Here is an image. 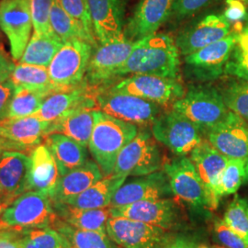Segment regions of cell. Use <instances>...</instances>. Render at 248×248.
<instances>
[{"label": "cell", "mask_w": 248, "mask_h": 248, "mask_svg": "<svg viewBox=\"0 0 248 248\" xmlns=\"http://www.w3.org/2000/svg\"><path fill=\"white\" fill-rule=\"evenodd\" d=\"M104 177L98 164L88 160L79 168L60 177L53 194V203H66Z\"/></svg>", "instance_id": "obj_25"}, {"label": "cell", "mask_w": 248, "mask_h": 248, "mask_svg": "<svg viewBox=\"0 0 248 248\" xmlns=\"http://www.w3.org/2000/svg\"><path fill=\"white\" fill-rule=\"evenodd\" d=\"M53 208L60 220L77 229L107 233L110 206L100 209H79L69 204L53 203Z\"/></svg>", "instance_id": "obj_29"}, {"label": "cell", "mask_w": 248, "mask_h": 248, "mask_svg": "<svg viewBox=\"0 0 248 248\" xmlns=\"http://www.w3.org/2000/svg\"><path fill=\"white\" fill-rule=\"evenodd\" d=\"M21 248H72L70 242L59 231L52 227L23 229Z\"/></svg>", "instance_id": "obj_36"}, {"label": "cell", "mask_w": 248, "mask_h": 248, "mask_svg": "<svg viewBox=\"0 0 248 248\" xmlns=\"http://www.w3.org/2000/svg\"><path fill=\"white\" fill-rule=\"evenodd\" d=\"M45 144L56 161L61 177L88 161V147L66 135L61 133L48 134L45 136Z\"/></svg>", "instance_id": "obj_27"}, {"label": "cell", "mask_w": 248, "mask_h": 248, "mask_svg": "<svg viewBox=\"0 0 248 248\" xmlns=\"http://www.w3.org/2000/svg\"><path fill=\"white\" fill-rule=\"evenodd\" d=\"M16 92V87L11 80L0 85V121L9 117V108Z\"/></svg>", "instance_id": "obj_45"}, {"label": "cell", "mask_w": 248, "mask_h": 248, "mask_svg": "<svg viewBox=\"0 0 248 248\" xmlns=\"http://www.w3.org/2000/svg\"><path fill=\"white\" fill-rule=\"evenodd\" d=\"M30 156L28 191H36L53 198L61 175L52 153L45 144H39L32 148Z\"/></svg>", "instance_id": "obj_24"}, {"label": "cell", "mask_w": 248, "mask_h": 248, "mask_svg": "<svg viewBox=\"0 0 248 248\" xmlns=\"http://www.w3.org/2000/svg\"><path fill=\"white\" fill-rule=\"evenodd\" d=\"M57 218L51 197L27 191L9 205L1 215L0 221L9 228H53Z\"/></svg>", "instance_id": "obj_5"}, {"label": "cell", "mask_w": 248, "mask_h": 248, "mask_svg": "<svg viewBox=\"0 0 248 248\" xmlns=\"http://www.w3.org/2000/svg\"><path fill=\"white\" fill-rule=\"evenodd\" d=\"M180 53L171 36L155 33L134 42L127 61L118 70L117 77L127 75H152L178 78Z\"/></svg>", "instance_id": "obj_1"}, {"label": "cell", "mask_w": 248, "mask_h": 248, "mask_svg": "<svg viewBox=\"0 0 248 248\" xmlns=\"http://www.w3.org/2000/svg\"><path fill=\"white\" fill-rule=\"evenodd\" d=\"M172 109L207 130L219 124L229 113L222 94L212 87H193L172 105Z\"/></svg>", "instance_id": "obj_4"}, {"label": "cell", "mask_w": 248, "mask_h": 248, "mask_svg": "<svg viewBox=\"0 0 248 248\" xmlns=\"http://www.w3.org/2000/svg\"><path fill=\"white\" fill-rule=\"evenodd\" d=\"M246 172H247V181H248V158L246 162Z\"/></svg>", "instance_id": "obj_53"}, {"label": "cell", "mask_w": 248, "mask_h": 248, "mask_svg": "<svg viewBox=\"0 0 248 248\" xmlns=\"http://www.w3.org/2000/svg\"><path fill=\"white\" fill-rule=\"evenodd\" d=\"M204 131L173 109L161 113L152 124V134L177 156H185L203 140Z\"/></svg>", "instance_id": "obj_6"}, {"label": "cell", "mask_w": 248, "mask_h": 248, "mask_svg": "<svg viewBox=\"0 0 248 248\" xmlns=\"http://www.w3.org/2000/svg\"><path fill=\"white\" fill-rule=\"evenodd\" d=\"M33 23V31L51 33V11L53 0H30Z\"/></svg>", "instance_id": "obj_41"}, {"label": "cell", "mask_w": 248, "mask_h": 248, "mask_svg": "<svg viewBox=\"0 0 248 248\" xmlns=\"http://www.w3.org/2000/svg\"><path fill=\"white\" fill-rule=\"evenodd\" d=\"M109 89L150 100L160 106L173 105L185 94L183 85L178 78L152 75H132Z\"/></svg>", "instance_id": "obj_10"}, {"label": "cell", "mask_w": 248, "mask_h": 248, "mask_svg": "<svg viewBox=\"0 0 248 248\" xmlns=\"http://www.w3.org/2000/svg\"><path fill=\"white\" fill-rule=\"evenodd\" d=\"M31 156L24 152L9 151L0 157V190L13 202L28 191Z\"/></svg>", "instance_id": "obj_23"}, {"label": "cell", "mask_w": 248, "mask_h": 248, "mask_svg": "<svg viewBox=\"0 0 248 248\" xmlns=\"http://www.w3.org/2000/svg\"><path fill=\"white\" fill-rule=\"evenodd\" d=\"M137 133V125L119 120L99 109L95 110V124L89 149L104 177L113 174L119 154Z\"/></svg>", "instance_id": "obj_2"}, {"label": "cell", "mask_w": 248, "mask_h": 248, "mask_svg": "<svg viewBox=\"0 0 248 248\" xmlns=\"http://www.w3.org/2000/svg\"><path fill=\"white\" fill-rule=\"evenodd\" d=\"M231 33V23L223 15L210 14L184 28L176 45L183 56L197 52Z\"/></svg>", "instance_id": "obj_16"}, {"label": "cell", "mask_w": 248, "mask_h": 248, "mask_svg": "<svg viewBox=\"0 0 248 248\" xmlns=\"http://www.w3.org/2000/svg\"><path fill=\"white\" fill-rule=\"evenodd\" d=\"M163 166L156 140L152 132L142 130L119 154L113 173L126 177H142L159 171Z\"/></svg>", "instance_id": "obj_7"}, {"label": "cell", "mask_w": 248, "mask_h": 248, "mask_svg": "<svg viewBox=\"0 0 248 248\" xmlns=\"http://www.w3.org/2000/svg\"><path fill=\"white\" fill-rule=\"evenodd\" d=\"M207 141L228 158H248V123L229 111L219 124L206 131Z\"/></svg>", "instance_id": "obj_15"}, {"label": "cell", "mask_w": 248, "mask_h": 248, "mask_svg": "<svg viewBox=\"0 0 248 248\" xmlns=\"http://www.w3.org/2000/svg\"><path fill=\"white\" fill-rule=\"evenodd\" d=\"M107 233L121 248H168L174 242L169 231L124 217L110 216Z\"/></svg>", "instance_id": "obj_8"}, {"label": "cell", "mask_w": 248, "mask_h": 248, "mask_svg": "<svg viewBox=\"0 0 248 248\" xmlns=\"http://www.w3.org/2000/svg\"><path fill=\"white\" fill-rule=\"evenodd\" d=\"M50 21L53 32L63 43L72 40H82L89 42L94 47L97 46V39L89 34L80 22L72 18L62 8L60 0H53Z\"/></svg>", "instance_id": "obj_32"}, {"label": "cell", "mask_w": 248, "mask_h": 248, "mask_svg": "<svg viewBox=\"0 0 248 248\" xmlns=\"http://www.w3.org/2000/svg\"><path fill=\"white\" fill-rule=\"evenodd\" d=\"M9 79L13 82L16 89L59 91L53 87L47 66L18 63L15 65Z\"/></svg>", "instance_id": "obj_34"}, {"label": "cell", "mask_w": 248, "mask_h": 248, "mask_svg": "<svg viewBox=\"0 0 248 248\" xmlns=\"http://www.w3.org/2000/svg\"><path fill=\"white\" fill-rule=\"evenodd\" d=\"M94 46L82 40L63 43L48 66L53 87L58 90L79 86L86 77Z\"/></svg>", "instance_id": "obj_3"}, {"label": "cell", "mask_w": 248, "mask_h": 248, "mask_svg": "<svg viewBox=\"0 0 248 248\" xmlns=\"http://www.w3.org/2000/svg\"><path fill=\"white\" fill-rule=\"evenodd\" d=\"M163 170L169 177L173 195L191 206H205L203 185L190 158L178 156L165 163Z\"/></svg>", "instance_id": "obj_18"}, {"label": "cell", "mask_w": 248, "mask_h": 248, "mask_svg": "<svg viewBox=\"0 0 248 248\" xmlns=\"http://www.w3.org/2000/svg\"><path fill=\"white\" fill-rule=\"evenodd\" d=\"M174 1L140 0L124 27L125 38L137 42L146 36L156 33L171 17Z\"/></svg>", "instance_id": "obj_19"}, {"label": "cell", "mask_w": 248, "mask_h": 248, "mask_svg": "<svg viewBox=\"0 0 248 248\" xmlns=\"http://www.w3.org/2000/svg\"><path fill=\"white\" fill-rule=\"evenodd\" d=\"M0 1H1V0H0Z\"/></svg>", "instance_id": "obj_57"}, {"label": "cell", "mask_w": 248, "mask_h": 248, "mask_svg": "<svg viewBox=\"0 0 248 248\" xmlns=\"http://www.w3.org/2000/svg\"><path fill=\"white\" fill-rule=\"evenodd\" d=\"M53 228L59 231L70 242L72 248H119L108 233L77 229L57 218Z\"/></svg>", "instance_id": "obj_33"}, {"label": "cell", "mask_w": 248, "mask_h": 248, "mask_svg": "<svg viewBox=\"0 0 248 248\" xmlns=\"http://www.w3.org/2000/svg\"><path fill=\"white\" fill-rule=\"evenodd\" d=\"M189 155V158L192 161L203 185L205 206L211 210H215L219 206L221 200L217 195L219 180L230 158L216 150L205 139Z\"/></svg>", "instance_id": "obj_14"}, {"label": "cell", "mask_w": 248, "mask_h": 248, "mask_svg": "<svg viewBox=\"0 0 248 248\" xmlns=\"http://www.w3.org/2000/svg\"><path fill=\"white\" fill-rule=\"evenodd\" d=\"M15 65L5 53L0 51V85L10 78Z\"/></svg>", "instance_id": "obj_48"}, {"label": "cell", "mask_w": 248, "mask_h": 248, "mask_svg": "<svg viewBox=\"0 0 248 248\" xmlns=\"http://www.w3.org/2000/svg\"><path fill=\"white\" fill-rule=\"evenodd\" d=\"M9 227H8L5 223H3V222L0 221V231L5 230V229H8Z\"/></svg>", "instance_id": "obj_52"}, {"label": "cell", "mask_w": 248, "mask_h": 248, "mask_svg": "<svg viewBox=\"0 0 248 248\" xmlns=\"http://www.w3.org/2000/svg\"><path fill=\"white\" fill-rule=\"evenodd\" d=\"M95 37L100 45L125 39L121 0H89Z\"/></svg>", "instance_id": "obj_22"}, {"label": "cell", "mask_w": 248, "mask_h": 248, "mask_svg": "<svg viewBox=\"0 0 248 248\" xmlns=\"http://www.w3.org/2000/svg\"><path fill=\"white\" fill-rule=\"evenodd\" d=\"M238 32L231 31L222 40L185 56L186 75L192 79L206 82L222 77Z\"/></svg>", "instance_id": "obj_11"}, {"label": "cell", "mask_w": 248, "mask_h": 248, "mask_svg": "<svg viewBox=\"0 0 248 248\" xmlns=\"http://www.w3.org/2000/svg\"><path fill=\"white\" fill-rule=\"evenodd\" d=\"M212 248H224V247H222V246H213Z\"/></svg>", "instance_id": "obj_54"}, {"label": "cell", "mask_w": 248, "mask_h": 248, "mask_svg": "<svg viewBox=\"0 0 248 248\" xmlns=\"http://www.w3.org/2000/svg\"><path fill=\"white\" fill-rule=\"evenodd\" d=\"M60 3L72 18L80 22L89 34L95 37L89 11V0H60Z\"/></svg>", "instance_id": "obj_42"}, {"label": "cell", "mask_w": 248, "mask_h": 248, "mask_svg": "<svg viewBox=\"0 0 248 248\" xmlns=\"http://www.w3.org/2000/svg\"><path fill=\"white\" fill-rule=\"evenodd\" d=\"M11 203L12 202L0 190V217Z\"/></svg>", "instance_id": "obj_51"}, {"label": "cell", "mask_w": 248, "mask_h": 248, "mask_svg": "<svg viewBox=\"0 0 248 248\" xmlns=\"http://www.w3.org/2000/svg\"><path fill=\"white\" fill-rule=\"evenodd\" d=\"M48 123L35 115L0 121V135L24 145L28 149L41 144L47 135Z\"/></svg>", "instance_id": "obj_26"}, {"label": "cell", "mask_w": 248, "mask_h": 248, "mask_svg": "<svg viewBox=\"0 0 248 248\" xmlns=\"http://www.w3.org/2000/svg\"><path fill=\"white\" fill-rule=\"evenodd\" d=\"M62 45L63 42L54 32L33 31L18 62L48 67Z\"/></svg>", "instance_id": "obj_31"}, {"label": "cell", "mask_w": 248, "mask_h": 248, "mask_svg": "<svg viewBox=\"0 0 248 248\" xmlns=\"http://www.w3.org/2000/svg\"><path fill=\"white\" fill-rule=\"evenodd\" d=\"M134 42L126 38L100 45L92 53L85 79L89 86H97L116 78L118 70L127 61Z\"/></svg>", "instance_id": "obj_17"}, {"label": "cell", "mask_w": 248, "mask_h": 248, "mask_svg": "<svg viewBox=\"0 0 248 248\" xmlns=\"http://www.w3.org/2000/svg\"><path fill=\"white\" fill-rule=\"evenodd\" d=\"M241 1H243L244 3H247V4H248V0H241Z\"/></svg>", "instance_id": "obj_56"}, {"label": "cell", "mask_w": 248, "mask_h": 248, "mask_svg": "<svg viewBox=\"0 0 248 248\" xmlns=\"http://www.w3.org/2000/svg\"><path fill=\"white\" fill-rule=\"evenodd\" d=\"M214 235L224 248H248V243L228 226L222 219L216 220L214 222Z\"/></svg>", "instance_id": "obj_43"}, {"label": "cell", "mask_w": 248, "mask_h": 248, "mask_svg": "<svg viewBox=\"0 0 248 248\" xmlns=\"http://www.w3.org/2000/svg\"><path fill=\"white\" fill-rule=\"evenodd\" d=\"M224 74L248 81V31L238 32L236 42L224 67Z\"/></svg>", "instance_id": "obj_37"}, {"label": "cell", "mask_w": 248, "mask_h": 248, "mask_svg": "<svg viewBox=\"0 0 248 248\" xmlns=\"http://www.w3.org/2000/svg\"><path fill=\"white\" fill-rule=\"evenodd\" d=\"M222 220L248 245V200L235 196L227 207Z\"/></svg>", "instance_id": "obj_40"}, {"label": "cell", "mask_w": 248, "mask_h": 248, "mask_svg": "<svg viewBox=\"0 0 248 248\" xmlns=\"http://www.w3.org/2000/svg\"><path fill=\"white\" fill-rule=\"evenodd\" d=\"M168 248H210L204 245H199L185 240H174Z\"/></svg>", "instance_id": "obj_50"}, {"label": "cell", "mask_w": 248, "mask_h": 248, "mask_svg": "<svg viewBox=\"0 0 248 248\" xmlns=\"http://www.w3.org/2000/svg\"><path fill=\"white\" fill-rule=\"evenodd\" d=\"M0 29L8 37L12 58L18 61L33 29L30 0H1Z\"/></svg>", "instance_id": "obj_12"}, {"label": "cell", "mask_w": 248, "mask_h": 248, "mask_svg": "<svg viewBox=\"0 0 248 248\" xmlns=\"http://www.w3.org/2000/svg\"><path fill=\"white\" fill-rule=\"evenodd\" d=\"M213 0H175L172 8L171 18L182 20L194 16L202 9H206Z\"/></svg>", "instance_id": "obj_44"}, {"label": "cell", "mask_w": 248, "mask_h": 248, "mask_svg": "<svg viewBox=\"0 0 248 248\" xmlns=\"http://www.w3.org/2000/svg\"><path fill=\"white\" fill-rule=\"evenodd\" d=\"M171 194L169 177L164 170H159L124 183L113 196L110 207L163 199Z\"/></svg>", "instance_id": "obj_20"}, {"label": "cell", "mask_w": 248, "mask_h": 248, "mask_svg": "<svg viewBox=\"0 0 248 248\" xmlns=\"http://www.w3.org/2000/svg\"><path fill=\"white\" fill-rule=\"evenodd\" d=\"M223 16L230 23L242 22L248 18L246 4L241 0H226V8Z\"/></svg>", "instance_id": "obj_46"}, {"label": "cell", "mask_w": 248, "mask_h": 248, "mask_svg": "<svg viewBox=\"0 0 248 248\" xmlns=\"http://www.w3.org/2000/svg\"><path fill=\"white\" fill-rule=\"evenodd\" d=\"M127 177L111 174L102 177L84 192L72 199L66 204L79 209H100L110 206L112 198L125 182Z\"/></svg>", "instance_id": "obj_30"}, {"label": "cell", "mask_w": 248, "mask_h": 248, "mask_svg": "<svg viewBox=\"0 0 248 248\" xmlns=\"http://www.w3.org/2000/svg\"><path fill=\"white\" fill-rule=\"evenodd\" d=\"M96 109L97 108H82L62 116V118L49 124L47 135L51 133H61L79 142L80 144L89 147L95 124Z\"/></svg>", "instance_id": "obj_28"}, {"label": "cell", "mask_w": 248, "mask_h": 248, "mask_svg": "<svg viewBox=\"0 0 248 248\" xmlns=\"http://www.w3.org/2000/svg\"><path fill=\"white\" fill-rule=\"evenodd\" d=\"M221 94L229 110L248 123V81L240 79L232 82L222 89Z\"/></svg>", "instance_id": "obj_39"}, {"label": "cell", "mask_w": 248, "mask_h": 248, "mask_svg": "<svg viewBox=\"0 0 248 248\" xmlns=\"http://www.w3.org/2000/svg\"><path fill=\"white\" fill-rule=\"evenodd\" d=\"M98 109L135 125H148L161 114V106L150 100L108 89L97 95Z\"/></svg>", "instance_id": "obj_9"}, {"label": "cell", "mask_w": 248, "mask_h": 248, "mask_svg": "<svg viewBox=\"0 0 248 248\" xmlns=\"http://www.w3.org/2000/svg\"><path fill=\"white\" fill-rule=\"evenodd\" d=\"M23 229L8 228L0 231V248H21L20 238Z\"/></svg>", "instance_id": "obj_47"}, {"label": "cell", "mask_w": 248, "mask_h": 248, "mask_svg": "<svg viewBox=\"0 0 248 248\" xmlns=\"http://www.w3.org/2000/svg\"><path fill=\"white\" fill-rule=\"evenodd\" d=\"M29 150L24 145H21L18 142H14L4 136L0 135V157L4 153L9 151H17V152H25Z\"/></svg>", "instance_id": "obj_49"}, {"label": "cell", "mask_w": 248, "mask_h": 248, "mask_svg": "<svg viewBox=\"0 0 248 248\" xmlns=\"http://www.w3.org/2000/svg\"><path fill=\"white\" fill-rule=\"evenodd\" d=\"M247 20H248V22H247V24H246V26L244 27V29H246V30H248V18H247Z\"/></svg>", "instance_id": "obj_55"}, {"label": "cell", "mask_w": 248, "mask_h": 248, "mask_svg": "<svg viewBox=\"0 0 248 248\" xmlns=\"http://www.w3.org/2000/svg\"><path fill=\"white\" fill-rule=\"evenodd\" d=\"M110 216L140 221L168 231L177 229L182 219L177 202L167 198L110 207Z\"/></svg>", "instance_id": "obj_13"}, {"label": "cell", "mask_w": 248, "mask_h": 248, "mask_svg": "<svg viewBox=\"0 0 248 248\" xmlns=\"http://www.w3.org/2000/svg\"><path fill=\"white\" fill-rule=\"evenodd\" d=\"M246 162L247 159H229L225 169L222 171L218 184L217 195L220 199L224 196L236 193L245 180H247Z\"/></svg>", "instance_id": "obj_38"}, {"label": "cell", "mask_w": 248, "mask_h": 248, "mask_svg": "<svg viewBox=\"0 0 248 248\" xmlns=\"http://www.w3.org/2000/svg\"><path fill=\"white\" fill-rule=\"evenodd\" d=\"M96 98L97 96H93V91L87 87V84L62 89L53 92L46 98L33 115L48 124H52L76 109L82 108H93V107L97 106Z\"/></svg>", "instance_id": "obj_21"}, {"label": "cell", "mask_w": 248, "mask_h": 248, "mask_svg": "<svg viewBox=\"0 0 248 248\" xmlns=\"http://www.w3.org/2000/svg\"><path fill=\"white\" fill-rule=\"evenodd\" d=\"M53 92L55 91L49 89H16L8 118L17 119L33 115Z\"/></svg>", "instance_id": "obj_35"}]
</instances>
